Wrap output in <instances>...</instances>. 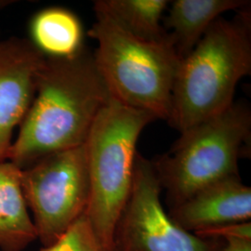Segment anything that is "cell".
I'll use <instances>...</instances> for the list:
<instances>
[{
    "instance_id": "obj_7",
    "label": "cell",
    "mask_w": 251,
    "mask_h": 251,
    "mask_svg": "<svg viewBox=\"0 0 251 251\" xmlns=\"http://www.w3.org/2000/svg\"><path fill=\"white\" fill-rule=\"evenodd\" d=\"M151 160L138 152L132 187L117 221L111 251H220L222 239L200 238L176 225L161 201Z\"/></svg>"
},
{
    "instance_id": "obj_11",
    "label": "cell",
    "mask_w": 251,
    "mask_h": 251,
    "mask_svg": "<svg viewBox=\"0 0 251 251\" xmlns=\"http://www.w3.org/2000/svg\"><path fill=\"white\" fill-rule=\"evenodd\" d=\"M22 170L0 162V249L22 251L37 239L36 227L21 183Z\"/></svg>"
},
{
    "instance_id": "obj_4",
    "label": "cell",
    "mask_w": 251,
    "mask_h": 251,
    "mask_svg": "<svg viewBox=\"0 0 251 251\" xmlns=\"http://www.w3.org/2000/svg\"><path fill=\"white\" fill-rule=\"evenodd\" d=\"M155 118L110 98L96 117L85 143L90 194L86 216L106 251L134 178L137 143Z\"/></svg>"
},
{
    "instance_id": "obj_13",
    "label": "cell",
    "mask_w": 251,
    "mask_h": 251,
    "mask_svg": "<svg viewBox=\"0 0 251 251\" xmlns=\"http://www.w3.org/2000/svg\"><path fill=\"white\" fill-rule=\"evenodd\" d=\"M167 0H99L94 7L103 10L126 32L142 40L161 42L169 39L162 25Z\"/></svg>"
},
{
    "instance_id": "obj_9",
    "label": "cell",
    "mask_w": 251,
    "mask_h": 251,
    "mask_svg": "<svg viewBox=\"0 0 251 251\" xmlns=\"http://www.w3.org/2000/svg\"><path fill=\"white\" fill-rule=\"evenodd\" d=\"M172 221L194 233L221 225L251 222V188L240 175L216 181L170 207Z\"/></svg>"
},
{
    "instance_id": "obj_2",
    "label": "cell",
    "mask_w": 251,
    "mask_h": 251,
    "mask_svg": "<svg viewBox=\"0 0 251 251\" xmlns=\"http://www.w3.org/2000/svg\"><path fill=\"white\" fill-rule=\"evenodd\" d=\"M251 73V19H218L175 76L168 120L180 133L231 107L238 82Z\"/></svg>"
},
{
    "instance_id": "obj_16",
    "label": "cell",
    "mask_w": 251,
    "mask_h": 251,
    "mask_svg": "<svg viewBox=\"0 0 251 251\" xmlns=\"http://www.w3.org/2000/svg\"><path fill=\"white\" fill-rule=\"evenodd\" d=\"M220 251H251V240L230 238L225 240Z\"/></svg>"
},
{
    "instance_id": "obj_5",
    "label": "cell",
    "mask_w": 251,
    "mask_h": 251,
    "mask_svg": "<svg viewBox=\"0 0 251 251\" xmlns=\"http://www.w3.org/2000/svg\"><path fill=\"white\" fill-rule=\"evenodd\" d=\"M251 132V109L238 102L180 133L171 151L152 161L170 207L216 181L239 176Z\"/></svg>"
},
{
    "instance_id": "obj_14",
    "label": "cell",
    "mask_w": 251,
    "mask_h": 251,
    "mask_svg": "<svg viewBox=\"0 0 251 251\" xmlns=\"http://www.w3.org/2000/svg\"><path fill=\"white\" fill-rule=\"evenodd\" d=\"M41 251H106L94 233L86 214L74 223L51 245Z\"/></svg>"
},
{
    "instance_id": "obj_15",
    "label": "cell",
    "mask_w": 251,
    "mask_h": 251,
    "mask_svg": "<svg viewBox=\"0 0 251 251\" xmlns=\"http://www.w3.org/2000/svg\"><path fill=\"white\" fill-rule=\"evenodd\" d=\"M200 238L205 239H222L227 240L230 238H240L251 240V223H237L231 225H221L214 228L202 230L194 233Z\"/></svg>"
},
{
    "instance_id": "obj_10",
    "label": "cell",
    "mask_w": 251,
    "mask_h": 251,
    "mask_svg": "<svg viewBox=\"0 0 251 251\" xmlns=\"http://www.w3.org/2000/svg\"><path fill=\"white\" fill-rule=\"evenodd\" d=\"M167 29L169 39L180 60L186 57L221 16L238 10L246 0H175L170 2Z\"/></svg>"
},
{
    "instance_id": "obj_1",
    "label": "cell",
    "mask_w": 251,
    "mask_h": 251,
    "mask_svg": "<svg viewBox=\"0 0 251 251\" xmlns=\"http://www.w3.org/2000/svg\"><path fill=\"white\" fill-rule=\"evenodd\" d=\"M110 98L93 54L85 49L71 58L46 57L9 161L23 170L48 154L85 144Z\"/></svg>"
},
{
    "instance_id": "obj_3",
    "label": "cell",
    "mask_w": 251,
    "mask_h": 251,
    "mask_svg": "<svg viewBox=\"0 0 251 251\" xmlns=\"http://www.w3.org/2000/svg\"><path fill=\"white\" fill-rule=\"evenodd\" d=\"M88 35L97 43L94 62L112 98L156 119L171 117L172 90L180 58L170 39L142 40L103 10Z\"/></svg>"
},
{
    "instance_id": "obj_6",
    "label": "cell",
    "mask_w": 251,
    "mask_h": 251,
    "mask_svg": "<svg viewBox=\"0 0 251 251\" xmlns=\"http://www.w3.org/2000/svg\"><path fill=\"white\" fill-rule=\"evenodd\" d=\"M21 183L37 239L48 247L86 213L90 194L86 145L38 159L22 170Z\"/></svg>"
},
{
    "instance_id": "obj_12",
    "label": "cell",
    "mask_w": 251,
    "mask_h": 251,
    "mask_svg": "<svg viewBox=\"0 0 251 251\" xmlns=\"http://www.w3.org/2000/svg\"><path fill=\"white\" fill-rule=\"evenodd\" d=\"M31 41L48 58L66 59L83 48V26L77 16L63 8L37 12L30 25Z\"/></svg>"
},
{
    "instance_id": "obj_8",
    "label": "cell",
    "mask_w": 251,
    "mask_h": 251,
    "mask_svg": "<svg viewBox=\"0 0 251 251\" xmlns=\"http://www.w3.org/2000/svg\"><path fill=\"white\" fill-rule=\"evenodd\" d=\"M45 59L30 39L0 41V162L9 160L14 128L32 104L37 73Z\"/></svg>"
}]
</instances>
